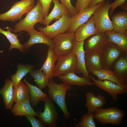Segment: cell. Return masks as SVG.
Instances as JSON below:
<instances>
[{
    "instance_id": "2e32d148",
    "label": "cell",
    "mask_w": 127,
    "mask_h": 127,
    "mask_svg": "<svg viewBox=\"0 0 127 127\" xmlns=\"http://www.w3.org/2000/svg\"><path fill=\"white\" fill-rule=\"evenodd\" d=\"M123 85H127V52L119 57L114 63L112 69Z\"/></svg>"
},
{
    "instance_id": "cb8c5ba5",
    "label": "cell",
    "mask_w": 127,
    "mask_h": 127,
    "mask_svg": "<svg viewBox=\"0 0 127 127\" xmlns=\"http://www.w3.org/2000/svg\"><path fill=\"white\" fill-rule=\"evenodd\" d=\"M52 1L54 4L53 8L51 13L44 18L43 24L46 26L54 20H58L63 16L69 14L66 8L59 0H53Z\"/></svg>"
},
{
    "instance_id": "9a60e30c",
    "label": "cell",
    "mask_w": 127,
    "mask_h": 127,
    "mask_svg": "<svg viewBox=\"0 0 127 127\" xmlns=\"http://www.w3.org/2000/svg\"><path fill=\"white\" fill-rule=\"evenodd\" d=\"M74 33L75 40L78 42L84 41L90 36L99 33L95 27L93 15L77 29Z\"/></svg>"
},
{
    "instance_id": "d6986e66",
    "label": "cell",
    "mask_w": 127,
    "mask_h": 127,
    "mask_svg": "<svg viewBox=\"0 0 127 127\" xmlns=\"http://www.w3.org/2000/svg\"><path fill=\"white\" fill-rule=\"evenodd\" d=\"M111 22L115 32L127 35V12L123 10L117 12L111 17Z\"/></svg>"
},
{
    "instance_id": "836d02e7",
    "label": "cell",
    "mask_w": 127,
    "mask_h": 127,
    "mask_svg": "<svg viewBox=\"0 0 127 127\" xmlns=\"http://www.w3.org/2000/svg\"><path fill=\"white\" fill-rule=\"evenodd\" d=\"M61 3L66 7L68 11L69 14L72 17L78 12L75 7L72 4L70 0H60Z\"/></svg>"
},
{
    "instance_id": "44dd1931",
    "label": "cell",
    "mask_w": 127,
    "mask_h": 127,
    "mask_svg": "<svg viewBox=\"0 0 127 127\" xmlns=\"http://www.w3.org/2000/svg\"><path fill=\"white\" fill-rule=\"evenodd\" d=\"M58 56L53 48L49 47L46 59L41 69L43 73L50 79L53 77L55 63Z\"/></svg>"
},
{
    "instance_id": "83f0119b",
    "label": "cell",
    "mask_w": 127,
    "mask_h": 127,
    "mask_svg": "<svg viewBox=\"0 0 127 127\" xmlns=\"http://www.w3.org/2000/svg\"><path fill=\"white\" fill-rule=\"evenodd\" d=\"M23 80L29 88L30 95V102L32 107L39 103L42 98L48 96L39 88L29 83L25 78Z\"/></svg>"
},
{
    "instance_id": "f1b7e54d",
    "label": "cell",
    "mask_w": 127,
    "mask_h": 127,
    "mask_svg": "<svg viewBox=\"0 0 127 127\" xmlns=\"http://www.w3.org/2000/svg\"><path fill=\"white\" fill-rule=\"evenodd\" d=\"M11 31H12L10 28H8L7 31H5L0 27V33L5 36L10 44L9 51H10L13 48H15L19 50L21 52L24 53L25 51L23 45L20 43V40L18 38V36L20 34L16 35Z\"/></svg>"
},
{
    "instance_id": "d4e9b609",
    "label": "cell",
    "mask_w": 127,
    "mask_h": 127,
    "mask_svg": "<svg viewBox=\"0 0 127 127\" xmlns=\"http://www.w3.org/2000/svg\"><path fill=\"white\" fill-rule=\"evenodd\" d=\"M103 51H95L85 54V64L88 71L102 68L101 60Z\"/></svg>"
},
{
    "instance_id": "8d00e7d4",
    "label": "cell",
    "mask_w": 127,
    "mask_h": 127,
    "mask_svg": "<svg viewBox=\"0 0 127 127\" xmlns=\"http://www.w3.org/2000/svg\"><path fill=\"white\" fill-rule=\"evenodd\" d=\"M53 0H37L40 2L43 10L44 17L48 14L49 11Z\"/></svg>"
},
{
    "instance_id": "484cf974",
    "label": "cell",
    "mask_w": 127,
    "mask_h": 127,
    "mask_svg": "<svg viewBox=\"0 0 127 127\" xmlns=\"http://www.w3.org/2000/svg\"><path fill=\"white\" fill-rule=\"evenodd\" d=\"M88 71L96 76L97 80L100 81L107 80L111 81L119 85H123L116 77L112 70L102 68L99 70H89Z\"/></svg>"
},
{
    "instance_id": "8fae6325",
    "label": "cell",
    "mask_w": 127,
    "mask_h": 127,
    "mask_svg": "<svg viewBox=\"0 0 127 127\" xmlns=\"http://www.w3.org/2000/svg\"><path fill=\"white\" fill-rule=\"evenodd\" d=\"M90 76L95 85L108 93L115 102L117 100L118 94L127 93V85H120L110 80H99L90 75Z\"/></svg>"
},
{
    "instance_id": "7a4b0ae2",
    "label": "cell",
    "mask_w": 127,
    "mask_h": 127,
    "mask_svg": "<svg viewBox=\"0 0 127 127\" xmlns=\"http://www.w3.org/2000/svg\"><path fill=\"white\" fill-rule=\"evenodd\" d=\"M44 18L41 4L37 0L35 7L27 14L25 18L20 20L14 25L12 32L15 34L23 31L27 32L34 28L35 25L37 23L43 24Z\"/></svg>"
},
{
    "instance_id": "4fadbf2b",
    "label": "cell",
    "mask_w": 127,
    "mask_h": 127,
    "mask_svg": "<svg viewBox=\"0 0 127 127\" xmlns=\"http://www.w3.org/2000/svg\"><path fill=\"white\" fill-rule=\"evenodd\" d=\"M104 2L103 1L93 7L85 9L72 17L70 27L66 33H74L80 26L87 21L95 11Z\"/></svg>"
},
{
    "instance_id": "6da1fadb",
    "label": "cell",
    "mask_w": 127,
    "mask_h": 127,
    "mask_svg": "<svg viewBox=\"0 0 127 127\" xmlns=\"http://www.w3.org/2000/svg\"><path fill=\"white\" fill-rule=\"evenodd\" d=\"M47 86L48 96L59 106L63 112L64 118L69 119L71 113L66 106L65 98L66 92L72 88L71 85L62 83L57 84L53 81L52 78L50 79Z\"/></svg>"
},
{
    "instance_id": "ac0fdd59",
    "label": "cell",
    "mask_w": 127,
    "mask_h": 127,
    "mask_svg": "<svg viewBox=\"0 0 127 127\" xmlns=\"http://www.w3.org/2000/svg\"><path fill=\"white\" fill-rule=\"evenodd\" d=\"M85 96V106L88 113L94 112L96 109L103 107L106 103V98L100 94L96 96L91 92L89 91L86 93Z\"/></svg>"
},
{
    "instance_id": "7402d4cb",
    "label": "cell",
    "mask_w": 127,
    "mask_h": 127,
    "mask_svg": "<svg viewBox=\"0 0 127 127\" xmlns=\"http://www.w3.org/2000/svg\"><path fill=\"white\" fill-rule=\"evenodd\" d=\"M30 97L23 101L16 103L11 109V113L15 116L29 115L38 117L37 112L35 111L31 105Z\"/></svg>"
},
{
    "instance_id": "b9f144b4",
    "label": "cell",
    "mask_w": 127,
    "mask_h": 127,
    "mask_svg": "<svg viewBox=\"0 0 127 127\" xmlns=\"http://www.w3.org/2000/svg\"></svg>"
},
{
    "instance_id": "60d3db41",
    "label": "cell",
    "mask_w": 127,
    "mask_h": 127,
    "mask_svg": "<svg viewBox=\"0 0 127 127\" xmlns=\"http://www.w3.org/2000/svg\"><path fill=\"white\" fill-rule=\"evenodd\" d=\"M3 51H0V52H3Z\"/></svg>"
},
{
    "instance_id": "9c48e42d",
    "label": "cell",
    "mask_w": 127,
    "mask_h": 127,
    "mask_svg": "<svg viewBox=\"0 0 127 127\" xmlns=\"http://www.w3.org/2000/svg\"><path fill=\"white\" fill-rule=\"evenodd\" d=\"M41 101L44 102V111L40 110L37 112L38 117L47 127H56L59 115L53 100L48 96L42 98Z\"/></svg>"
},
{
    "instance_id": "f35d334b",
    "label": "cell",
    "mask_w": 127,
    "mask_h": 127,
    "mask_svg": "<svg viewBox=\"0 0 127 127\" xmlns=\"http://www.w3.org/2000/svg\"><path fill=\"white\" fill-rule=\"evenodd\" d=\"M104 0H92L88 6V8L93 7Z\"/></svg>"
},
{
    "instance_id": "5b68a950",
    "label": "cell",
    "mask_w": 127,
    "mask_h": 127,
    "mask_svg": "<svg viewBox=\"0 0 127 127\" xmlns=\"http://www.w3.org/2000/svg\"><path fill=\"white\" fill-rule=\"evenodd\" d=\"M109 1H105L94 12L93 16L96 28L99 33L112 31L113 28L109 13L111 7Z\"/></svg>"
},
{
    "instance_id": "7c38bea8",
    "label": "cell",
    "mask_w": 127,
    "mask_h": 127,
    "mask_svg": "<svg viewBox=\"0 0 127 127\" xmlns=\"http://www.w3.org/2000/svg\"><path fill=\"white\" fill-rule=\"evenodd\" d=\"M105 32L99 33L87 39L84 47L85 54L95 51H103L108 42Z\"/></svg>"
},
{
    "instance_id": "d6a6232c",
    "label": "cell",
    "mask_w": 127,
    "mask_h": 127,
    "mask_svg": "<svg viewBox=\"0 0 127 127\" xmlns=\"http://www.w3.org/2000/svg\"><path fill=\"white\" fill-rule=\"evenodd\" d=\"M94 112L85 114L81 117L80 121L75 124L77 127H96L94 120Z\"/></svg>"
},
{
    "instance_id": "74e56055",
    "label": "cell",
    "mask_w": 127,
    "mask_h": 127,
    "mask_svg": "<svg viewBox=\"0 0 127 127\" xmlns=\"http://www.w3.org/2000/svg\"><path fill=\"white\" fill-rule=\"evenodd\" d=\"M127 0H116L111 3L110 5L111 7L109 11V14L111 15H112L114 11L117 7H122L124 5Z\"/></svg>"
},
{
    "instance_id": "ba28073f",
    "label": "cell",
    "mask_w": 127,
    "mask_h": 127,
    "mask_svg": "<svg viewBox=\"0 0 127 127\" xmlns=\"http://www.w3.org/2000/svg\"><path fill=\"white\" fill-rule=\"evenodd\" d=\"M53 48L59 56L64 55L71 52L76 40L74 33L60 34L53 38Z\"/></svg>"
},
{
    "instance_id": "603a6c76",
    "label": "cell",
    "mask_w": 127,
    "mask_h": 127,
    "mask_svg": "<svg viewBox=\"0 0 127 127\" xmlns=\"http://www.w3.org/2000/svg\"><path fill=\"white\" fill-rule=\"evenodd\" d=\"M14 84L11 79H6L3 87L0 89V94L2 95L3 102L6 108L11 109L14 102Z\"/></svg>"
},
{
    "instance_id": "30bf717a",
    "label": "cell",
    "mask_w": 127,
    "mask_h": 127,
    "mask_svg": "<svg viewBox=\"0 0 127 127\" xmlns=\"http://www.w3.org/2000/svg\"><path fill=\"white\" fill-rule=\"evenodd\" d=\"M115 44L108 41L103 51L101 62L103 68L112 70L113 66L117 60L124 53Z\"/></svg>"
},
{
    "instance_id": "52a82bcc",
    "label": "cell",
    "mask_w": 127,
    "mask_h": 127,
    "mask_svg": "<svg viewBox=\"0 0 127 127\" xmlns=\"http://www.w3.org/2000/svg\"><path fill=\"white\" fill-rule=\"evenodd\" d=\"M71 18L69 14H67L63 16L51 25H48L45 27L40 26L38 29L47 37L52 39L68 30L71 24Z\"/></svg>"
},
{
    "instance_id": "8992f818",
    "label": "cell",
    "mask_w": 127,
    "mask_h": 127,
    "mask_svg": "<svg viewBox=\"0 0 127 127\" xmlns=\"http://www.w3.org/2000/svg\"><path fill=\"white\" fill-rule=\"evenodd\" d=\"M57 60L53 76L57 77L70 72L81 73L78 67L75 55L72 51L65 55L59 56Z\"/></svg>"
},
{
    "instance_id": "ab89813d",
    "label": "cell",
    "mask_w": 127,
    "mask_h": 127,
    "mask_svg": "<svg viewBox=\"0 0 127 127\" xmlns=\"http://www.w3.org/2000/svg\"><path fill=\"white\" fill-rule=\"evenodd\" d=\"M123 7V9H124V10L127 11V2H126L123 6L122 7Z\"/></svg>"
},
{
    "instance_id": "4316f807",
    "label": "cell",
    "mask_w": 127,
    "mask_h": 127,
    "mask_svg": "<svg viewBox=\"0 0 127 127\" xmlns=\"http://www.w3.org/2000/svg\"><path fill=\"white\" fill-rule=\"evenodd\" d=\"M105 32L107 36L108 41L115 44L124 52H127V35L115 32L113 30Z\"/></svg>"
},
{
    "instance_id": "1f68e13d",
    "label": "cell",
    "mask_w": 127,
    "mask_h": 127,
    "mask_svg": "<svg viewBox=\"0 0 127 127\" xmlns=\"http://www.w3.org/2000/svg\"><path fill=\"white\" fill-rule=\"evenodd\" d=\"M29 73L34 79L39 88L41 90L47 86L50 79L43 73L41 68L32 70Z\"/></svg>"
},
{
    "instance_id": "e575fe53",
    "label": "cell",
    "mask_w": 127,
    "mask_h": 127,
    "mask_svg": "<svg viewBox=\"0 0 127 127\" xmlns=\"http://www.w3.org/2000/svg\"><path fill=\"white\" fill-rule=\"evenodd\" d=\"M92 0H77L75 7L78 13L83 9L88 8Z\"/></svg>"
},
{
    "instance_id": "f546056e",
    "label": "cell",
    "mask_w": 127,
    "mask_h": 127,
    "mask_svg": "<svg viewBox=\"0 0 127 127\" xmlns=\"http://www.w3.org/2000/svg\"><path fill=\"white\" fill-rule=\"evenodd\" d=\"M13 92L14 102L16 103L22 102L30 97L28 86L21 81L13 87Z\"/></svg>"
},
{
    "instance_id": "3957f363",
    "label": "cell",
    "mask_w": 127,
    "mask_h": 127,
    "mask_svg": "<svg viewBox=\"0 0 127 127\" xmlns=\"http://www.w3.org/2000/svg\"><path fill=\"white\" fill-rule=\"evenodd\" d=\"M125 115L123 110L117 107H112L97 109L94 112V118L101 125L109 124L119 126Z\"/></svg>"
},
{
    "instance_id": "d590c367",
    "label": "cell",
    "mask_w": 127,
    "mask_h": 127,
    "mask_svg": "<svg viewBox=\"0 0 127 127\" xmlns=\"http://www.w3.org/2000/svg\"><path fill=\"white\" fill-rule=\"evenodd\" d=\"M26 117L28 121L31 123L32 127H45L47 126L40 120L36 119L34 116L27 115Z\"/></svg>"
},
{
    "instance_id": "ffe728a7",
    "label": "cell",
    "mask_w": 127,
    "mask_h": 127,
    "mask_svg": "<svg viewBox=\"0 0 127 127\" xmlns=\"http://www.w3.org/2000/svg\"><path fill=\"white\" fill-rule=\"evenodd\" d=\"M57 77L63 82L71 86L83 87L85 86L95 85L94 82H91L83 76H79L72 72H69Z\"/></svg>"
},
{
    "instance_id": "277c9868",
    "label": "cell",
    "mask_w": 127,
    "mask_h": 127,
    "mask_svg": "<svg viewBox=\"0 0 127 127\" xmlns=\"http://www.w3.org/2000/svg\"><path fill=\"white\" fill-rule=\"evenodd\" d=\"M35 0H21L16 2L7 12L0 13V20L15 22L21 20L35 6Z\"/></svg>"
},
{
    "instance_id": "5bb4252c",
    "label": "cell",
    "mask_w": 127,
    "mask_h": 127,
    "mask_svg": "<svg viewBox=\"0 0 127 127\" xmlns=\"http://www.w3.org/2000/svg\"><path fill=\"white\" fill-rule=\"evenodd\" d=\"M84 44V41L78 42L75 40L72 51L75 55L78 69L83 77L91 81L90 75L85 65Z\"/></svg>"
},
{
    "instance_id": "e0dca14e",
    "label": "cell",
    "mask_w": 127,
    "mask_h": 127,
    "mask_svg": "<svg viewBox=\"0 0 127 127\" xmlns=\"http://www.w3.org/2000/svg\"><path fill=\"white\" fill-rule=\"evenodd\" d=\"M27 32L30 38L27 42L23 44L25 51L28 50L32 45L38 43L44 44L49 47L53 48V40L48 38L40 31H36L34 28Z\"/></svg>"
},
{
    "instance_id": "4dcf8cb0",
    "label": "cell",
    "mask_w": 127,
    "mask_h": 127,
    "mask_svg": "<svg viewBox=\"0 0 127 127\" xmlns=\"http://www.w3.org/2000/svg\"><path fill=\"white\" fill-rule=\"evenodd\" d=\"M17 68L15 74L12 75L10 78L12 81L14 87L17 86L23 78L28 73H29L34 67L35 66L29 64L25 65L19 63L17 64Z\"/></svg>"
}]
</instances>
